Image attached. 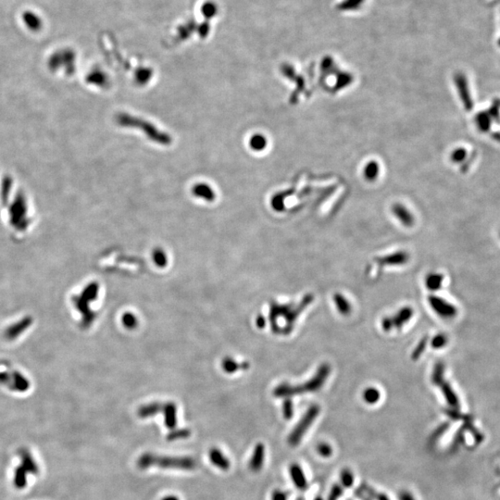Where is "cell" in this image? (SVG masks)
Segmentation results:
<instances>
[{
  "label": "cell",
  "instance_id": "obj_1",
  "mask_svg": "<svg viewBox=\"0 0 500 500\" xmlns=\"http://www.w3.org/2000/svg\"><path fill=\"white\" fill-rule=\"evenodd\" d=\"M16 462L11 472L12 486L17 490H25L40 475V465L35 455L27 447L17 452Z\"/></svg>",
  "mask_w": 500,
  "mask_h": 500
},
{
  "label": "cell",
  "instance_id": "obj_2",
  "mask_svg": "<svg viewBox=\"0 0 500 500\" xmlns=\"http://www.w3.org/2000/svg\"><path fill=\"white\" fill-rule=\"evenodd\" d=\"M197 465V461L190 457H162L152 453H145L137 460V466L142 470L153 466L164 469L193 470Z\"/></svg>",
  "mask_w": 500,
  "mask_h": 500
},
{
  "label": "cell",
  "instance_id": "obj_3",
  "mask_svg": "<svg viewBox=\"0 0 500 500\" xmlns=\"http://www.w3.org/2000/svg\"><path fill=\"white\" fill-rule=\"evenodd\" d=\"M331 372V367L327 363L321 364L320 368L315 373V375L306 382L303 385L299 386H292L287 384H283L276 388L275 390V395L278 397L282 396H291L294 395L298 394L311 393V392H316L319 391L322 386L324 385L325 381L327 380L329 374Z\"/></svg>",
  "mask_w": 500,
  "mask_h": 500
},
{
  "label": "cell",
  "instance_id": "obj_4",
  "mask_svg": "<svg viewBox=\"0 0 500 500\" xmlns=\"http://www.w3.org/2000/svg\"><path fill=\"white\" fill-rule=\"evenodd\" d=\"M320 414V407L318 405H312V407L309 408V410L306 411L305 415L300 421L297 423L295 429L292 431L291 435L288 437V444L292 447L297 446L300 443L303 435L306 432L309 430L310 426L313 423L315 419Z\"/></svg>",
  "mask_w": 500,
  "mask_h": 500
},
{
  "label": "cell",
  "instance_id": "obj_5",
  "mask_svg": "<svg viewBox=\"0 0 500 500\" xmlns=\"http://www.w3.org/2000/svg\"><path fill=\"white\" fill-rule=\"evenodd\" d=\"M413 310L410 307H405L395 315L386 317L382 320V327L384 331L390 332L393 329H401L413 316Z\"/></svg>",
  "mask_w": 500,
  "mask_h": 500
},
{
  "label": "cell",
  "instance_id": "obj_6",
  "mask_svg": "<svg viewBox=\"0 0 500 500\" xmlns=\"http://www.w3.org/2000/svg\"><path fill=\"white\" fill-rule=\"evenodd\" d=\"M454 81L463 106L467 111H471L474 107V101L469 87L467 77L464 74L459 73L455 75Z\"/></svg>",
  "mask_w": 500,
  "mask_h": 500
},
{
  "label": "cell",
  "instance_id": "obj_7",
  "mask_svg": "<svg viewBox=\"0 0 500 500\" xmlns=\"http://www.w3.org/2000/svg\"><path fill=\"white\" fill-rule=\"evenodd\" d=\"M375 261L380 266H397L407 263L409 261V255L406 252L399 251L386 257L378 258Z\"/></svg>",
  "mask_w": 500,
  "mask_h": 500
},
{
  "label": "cell",
  "instance_id": "obj_8",
  "mask_svg": "<svg viewBox=\"0 0 500 500\" xmlns=\"http://www.w3.org/2000/svg\"><path fill=\"white\" fill-rule=\"evenodd\" d=\"M264 455H265V447H264L263 444H258L255 447L253 455L249 460V469L252 472L257 473L262 470L263 462H264Z\"/></svg>",
  "mask_w": 500,
  "mask_h": 500
},
{
  "label": "cell",
  "instance_id": "obj_9",
  "mask_svg": "<svg viewBox=\"0 0 500 500\" xmlns=\"http://www.w3.org/2000/svg\"><path fill=\"white\" fill-rule=\"evenodd\" d=\"M289 472H290V475H291L292 481L295 484V487L300 490L307 489L308 483H307L306 476L304 474L302 468L297 464H292L290 466Z\"/></svg>",
  "mask_w": 500,
  "mask_h": 500
},
{
  "label": "cell",
  "instance_id": "obj_10",
  "mask_svg": "<svg viewBox=\"0 0 500 500\" xmlns=\"http://www.w3.org/2000/svg\"><path fill=\"white\" fill-rule=\"evenodd\" d=\"M210 459L214 466H216L222 471H227L231 466L229 459H227L222 451L216 447L210 450Z\"/></svg>",
  "mask_w": 500,
  "mask_h": 500
},
{
  "label": "cell",
  "instance_id": "obj_11",
  "mask_svg": "<svg viewBox=\"0 0 500 500\" xmlns=\"http://www.w3.org/2000/svg\"><path fill=\"white\" fill-rule=\"evenodd\" d=\"M393 213L395 216L405 225V226H412L414 223V218L412 214L401 204H395L393 206Z\"/></svg>",
  "mask_w": 500,
  "mask_h": 500
},
{
  "label": "cell",
  "instance_id": "obj_12",
  "mask_svg": "<svg viewBox=\"0 0 500 500\" xmlns=\"http://www.w3.org/2000/svg\"><path fill=\"white\" fill-rule=\"evenodd\" d=\"M475 123L478 129L482 132H487L491 129L494 121L487 110L479 112L476 115Z\"/></svg>",
  "mask_w": 500,
  "mask_h": 500
},
{
  "label": "cell",
  "instance_id": "obj_13",
  "mask_svg": "<svg viewBox=\"0 0 500 500\" xmlns=\"http://www.w3.org/2000/svg\"><path fill=\"white\" fill-rule=\"evenodd\" d=\"M334 301H335V304H336L337 311L340 312L341 314L346 316V315H348L351 312V310H352L351 304L344 297V295H340V294H336L335 296H334Z\"/></svg>",
  "mask_w": 500,
  "mask_h": 500
},
{
  "label": "cell",
  "instance_id": "obj_14",
  "mask_svg": "<svg viewBox=\"0 0 500 500\" xmlns=\"http://www.w3.org/2000/svg\"><path fill=\"white\" fill-rule=\"evenodd\" d=\"M362 395H363V399L365 400L366 403L369 404V405H373V404L377 403L380 400V397H381L380 391L377 390L376 388H374V387L367 388L363 392Z\"/></svg>",
  "mask_w": 500,
  "mask_h": 500
},
{
  "label": "cell",
  "instance_id": "obj_15",
  "mask_svg": "<svg viewBox=\"0 0 500 500\" xmlns=\"http://www.w3.org/2000/svg\"><path fill=\"white\" fill-rule=\"evenodd\" d=\"M429 301H430V303L432 305L433 309L435 310V312H438L439 314L445 316L446 314H449L450 313L449 312V309L447 308L446 304L444 305L443 302L439 298H436V297L432 296V297H430Z\"/></svg>",
  "mask_w": 500,
  "mask_h": 500
},
{
  "label": "cell",
  "instance_id": "obj_16",
  "mask_svg": "<svg viewBox=\"0 0 500 500\" xmlns=\"http://www.w3.org/2000/svg\"><path fill=\"white\" fill-rule=\"evenodd\" d=\"M378 173H379V165L375 161H371L368 163L364 170L365 177L369 181L374 180L377 177Z\"/></svg>",
  "mask_w": 500,
  "mask_h": 500
},
{
  "label": "cell",
  "instance_id": "obj_17",
  "mask_svg": "<svg viewBox=\"0 0 500 500\" xmlns=\"http://www.w3.org/2000/svg\"><path fill=\"white\" fill-rule=\"evenodd\" d=\"M165 423L166 426L169 429H173L176 425V419H175V409L173 406H169L166 409L165 412Z\"/></svg>",
  "mask_w": 500,
  "mask_h": 500
},
{
  "label": "cell",
  "instance_id": "obj_18",
  "mask_svg": "<svg viewBox=\"0 0 500 500\" xmlns=\"http://www.w3.org/2000/svg\"><path fill=\"white\" fill-rule=\"evenodd\" d=\"M341 484L344 487H351L354 483V475L352 472L348 469H344L340 474Z\"/></svg>",
  "mask_w": 500,
  "mask_h": 500
},
{
  "label": "cell",
  "instance_id": "obj_19",
  "mask_svg": "<svg viewBox=\"0 0 500 500\" xmlns=\"http://www.w3.org/2000/svg\"><path fill=\"white\" fill-rule=\"evenodd\" d=\"M267 141L262 134H256L250 140V146L255 150H262L266 147Z\"/></svg>",
  "mask_w": 500,
  "mask_h": 500
},
{
  "label": "cell",
  "instance_id": "obj_20",
  "mask_svg": "<svg viewBox=\"0 0 500 500\" xmlns=\"http://www.w3.org/2000/svg\"><path fill=\"white\" fill-rule=\"evenodd\" d=\"M190 435H191V432L189 431L188 429H182V430H177V431H174L171 434H169L167 436V440L168 441H175L177 439L187 438Z\"/></svg>",
  "mask_w": 500,
  "mask_h": 500
},
{
  "label": "cell",
  "instance_id": "obj_21",
  "mask_svg": "<svg viewBox=\"0 0 500 500\" xmlns=\"http://www.w3.org/2000/svg\"><path fill=\"white\" fill-rule=\"evenodd\" d=\"M467 157V151L466 149L464 148H459L455 149L452 153H451L450 158L451 160L455 163H459V162H462Z\"/></svg>",
  "mask_w": 500,
  "mask_h": 500
},
{
  "label": "cell",
  "instance_id": "obj_22",
  "mask_svg": "<svg viewBox=\"0 0 500 500\" xmlns=\"http://www.w3.org/2000/svg\"><path fill=\"white\" fill-rule=\"evenodd\" d=\"M317 452L323 458H329L333 454L332 447L327 443H320L317 447Z\"/></svg>",
  "mask_w": 500,
  "mask_h": 500
},
{
  "label": "cell",
  "instance_id": "obj_23",
  "mask_svg": "<svg viewBox=\"0 0 500 500\" xmlns=\"http://www.w3.org/2000/svg\"><path fill=\"white\" fill-rule=\"evenodd\" d=\"M283 413H284V417L287 420H290L292 418L293 413H294V409H293V403L290 399H287L286 401L284 402Z\"/></svg>",
  "mask_w": 500,
  "mask_h": 500
},
{
  "label": "cell",
  "instance_id": "obj_24",
  "mask_svg": "<svg viewBox=\"0 0 500 500\" xmlns=\"http://www.w3.org/2000/svg\"><path fill=\"white\" fill-rule=\"evenodd\" d=\"M441 283V279L438 275L432 274L428 276L426 280V286L429 289H437Z\"/></svg>",
  "mask_w": 500,
  "mask_h": 500
},
{
  "label": "cell",
  "instance_id": "obj_25",
  "mask_svg": "<svg viewBox=\"0 0 500 500\" xmlns=\"http://www.w3.org/2000/svg\"><path fill=\"white\" fill-rule=\"evenodd\" d=\"M425 345H426V339H422V340L419 343L418 345L414 348V350H413V352H412V356H411V357H412V359H413L414 361L419 359V358H420V356L422 354L423 350L425 349Z\"/></svg>",
  "mask_w": 500,
  "mask_h": 500
},
{
  "label": "cell",
  "instance_id": "obj_26",
  "mask_svg": "<svg viewBox=\"0 0 500 500\" xmlns=\"http://www.w3.org/2000/svg\"><path fill=\"white\" fill-rule=\"evenodd\" d=\"M343 494V489L341 487V485L339 484H335L331 490V492L329 494L328 500H337Z\"/></svg>",
  "mask_w": 500,
  "mask_h": 500
},
{
  "label": "cell",
  "instance_id": "obj_27",
  "mask_svg": "<svg viewBox=\"0 0 500 500\" xmlns=\"http://www.w3.org/2000/svg\"><path fill=\"white\" fill-rule=\"evenodd\" d=\"M271 500H287V494L280 490H275L271 495Z\"/></svg>",
  "mask_w": 500,
  "mask_h": 500
},
{
  "label": "cell",
  "instance_id": "obj_28",
  "mask_svg": "<svg viewBox=\"0 0 500 500\" xmlns=\"http://www.w3.org/2000/svg\"><path fill=\"white\" fill-rule=\"evenodd\" d=\"M398 500H415L412 495L406 491H402L398 494Z\"/></svg>",
  "mask_w": 500,
  "mask_h": 500
},
{
  "label": "cell",
  "instance_id": "obj_29",
  "mask_svg": "<svg viewBox=\"0 0 500 500\" xmlns=\"http://www.w3.org/2000/svg\"><path fill=\"white\" fill-rule=\"evenodd\" d=\"M375 500H389V499L387 498V496H386V495H384V494H382V493H379V494L377 493V495H376V497H375Z\"/></svg>",
  "mask_w": 500,
  "mask_h": 500
},
{
  "label": "cell",
  "instance_id": "obj_30",
  "mask_svg": "<svg viewBox=\"0 0 500 500\" xmlns=\"http://www.w3.org/2000/svg\"><path fill=\"white\" fill-rule=\"evenodd\" d=\"M492 138L500 144V132H494L492 134Z\"/></svg>",
  "mask_w": 500,
  "mask_h": 500
},
{
  "label": "cell",
  "instance_id": "obj_31",
  "mask_svg": "<svg viewBox=\"0 0 500 500\" xmlns=\"http://www.w3.org/2000/svg\"><path fill=\"white\" fill-rule=\"evenodd\" d=\"M161 500H179V499L177 497H175V496H167V497H165Z\"/></svg>",
  "mask_w": 500,
  "mask_h": 500
},
{
  "label": "cell",
  "instance_id": "obj_32",
  "mask_svg": "<svg viewBox=\"0 0 500 500\" xmlns=\"http://www.w3.org/2000/svg\"><path fill=\"white\" fill-rule=\"evenodd\" d=\"M321 500V498H317V499H316V500Z\"/></svg>",
  "mask_w": 500,
  "mask_h": 500
}]
</instances>
